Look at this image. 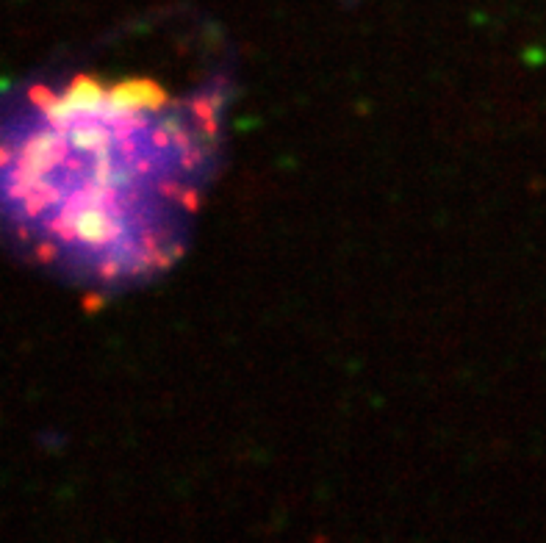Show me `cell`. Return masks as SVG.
Returning <instances> with one entry per match:
<instances>
[{"label":"cell","mask_w":546,"mask_h":543,"mask_svg":"<svg viewBox=\"0 0 546 543\" xmlns=\"http://www.w3.org/2000/svg\"><path fill=\"white\" fill-rule=\"evenodd\" d=\"M234 100L195 14L114 31L0 131V214L70 280L122 291L170 269L217 180Z\"/></svg>","instance_id":"1"}]
</instances>
